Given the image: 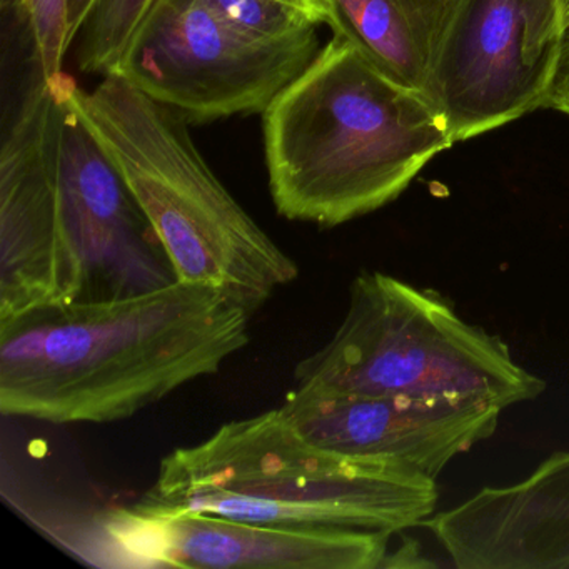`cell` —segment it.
Instances as JSON below:
<instances>
[{
    "label": "cell",
    "mask_w": 569,
    "mask_h": 569,
    "mask_svg": "<svg viewBox=\"0 0 569 569\" xmlns=\"http://www.w3.org/2000/svg\"><path fill=\"white\" fill-rule=\"evenodd\" d=\"M249 311L198 282L56 305L0 322V412L51 425L122 421L216 375L248 346Z\"/></svg>",
    "instance_id": "6da1fadb"
},
{
    "label": "cell",
    "mask_w": 569,
    "mask_h": 569,
    "mask_svg": "<svg viewBox=\"0 0 569 569\" xmlns=\"http://www.w3.org/2000/svg\"><path fill=\"white\" fill-rule=\"evenodd\" d=\"M54 151H0V322L56 305L116 301L178 281L118 166L86 124L74 79H56Z\"/></svg>",
    "instance_id": "7a4b0ae2"
},
{
    "label": "cell",
    "mask_w": 569,
    "mask_h": 569,
    "mask_svg": "<svg viewBox=\"0 0 569 569\" xmlns=\"http://www.w3.org/2000/svg\"><path fill=\"white\" fill-rule=\"evenodd\" d=\"M269 191L289 221L336 228L396 201L455 146L441 112L335 38L262 112Z\"/></svg>",
    "instance_id": "3957f363"
},
{
    "label": "cell",
    "mask_w": 569,
    "mask_h": 569,
    "mask_svg": "<svg viewBox=\"0 0 569 569\" xmlns=\"http://www.w3.org/2000/svg\"><path fill=\"white\" fill-rule=\"evenodd\" d=\"M436 479L306 441L281 409L226 422L169 452L132 518L211 515L296 528L399 532L435 515Z\"/></svg>",
    "instance_id": "277c9868"
},
{
    "label": "cell",
    "mask_w": 569,
    "mask_h": 569,
    "mask_svg": "<svg viewBox=\"0 0 569 569\" xmlns=\"http://www.w3.org/2000/svg\"><path fill=\"white\" fill-rule=\"evenodd\" d=\"M79 111L134 192L178 281L229 292L256 312L299 276L298 264L232 198L188 121L118 74L76 89Z\"/></svg>",
    "instance_id": "5b68a950"
},
{
    "label": "cell",
    "mask_w": 569,
    "mask_h": 569,
    "mask_svg": "<svg viewBox=\"0 0 569 569\" xmlns=\"http://www.w3.org/2000/svg\"><path fill=\"white\" fill-rule=\"evenodd\" d=\"M295 378L311 395L469 398L501 409L546 389L498 336L469 325L436 292L382 272L352 281L345 319Z\"/></svg>",
    "instance_id": "8992f818"
},
{
    "label": "cell",
    "mask_w": 569,
    "mask_h": 569,
    "mask_svg": "<svg viewBox=\"0 0 569 569\" xmlns=\"http://www.w3.org/2000/svg\"><path fill=\"white\" fill-rule=\"evenodd\" d=\"M318 32L291 41L251 38L208 0H156L112 74L188 122L264 112L315 59Z\"/></svg>",
    "instance_id": "52a82bcc"
},
{
    "label": "cell",
    "mask_w": 569,
    "mask_h": 569,
    "mask_svg": "<svg viewBox=\"0 0 569 569\" xmlns=\"http://www.w3.org/2000/svg\"><path fill=\"white\" fill-rule=\"evenodd\" d=\"M566 31L565 0H448L426 98L452 142L542 109Z\"/></svg>",
    "instance_id": "ba28073f"
},
{
    "label": "cell",
    "mask_w": 569,
    "mask_h": 569,
    "mask_svg": "<svg viewBox=\"0 0 569 569\" xmlns=\"http://www.w3.org/2000/svg\"><path fill=\"white\" fill-rule=\"evenodd\" d=\"M279 409L319 448L405 466L435 479L452 459L491 438L502 411L469 398L311 395L298 389Z\"/></svg>",
    "instance_id": "9c48e42d"
},
{
    "label": "cell",
    "mask_w": 569,
    "mask_h": 569,
    "mask_svg": "<svg viewBox=\"0 0 569 569\" xmlns=\"http://www.w3.org/2000/svg\"><path fill=\"white\" fill-rule=\"evenodd\" d=\"M109 529L152 565L191 569H382L392 536L211 515L141 519L119 509Z\"/></svg>",
    "instance_id": "30bf717a"
},
{
    "label": "cell",
    "mask_w": 569,
    "mask_h": 569,
    "mask_svg": "<svg viewBox=\"0 0 569 569\" xmlns=\"http://www.w3.org/2000/svg\"><path fill=\"white\" fill-rule=\"evenodd\" d=\"M459 569H569V451L422 522Z\"/></svg>",
    "instance_id": "8fae6325"
},
{
    "label": "cell",
    "mask_w": 569,
    "mask_h": 569,
    "mask_svg": "<svg viewBox=\"0 0 569 569\" xmlns=\"http://www.w3.org/2000/svg\"><path fill=\"white\" fill-rule=\"evenodd\" d=\"M335 38L402 88L426 96L448 0H322Z\"/></svg>",
    "instance_id": "7c38bea8"
},
{
    "label": "cell",
    "mask_w": 569,
    "mask_h": 569,
    "mask_svg": "<svg viewBox=\"0 0 569 569\" xmlns=\"http://www.w3.org/2000/svg\"><path fill=\"white\" fill-rule=\"evenodd\" d=\"M156 0H98L76 49V66L84 74H112L129 42Z\"/></svg>",
    "instance_id": "4fadbf2b"
},
{
    "label": "cell",
    "mask_w": 569,
    "mask_h": 569,
    "mask_svg": "<svg viewBox=\"0 0 569 569\" xmlns=\"http://www.w3.org/2000/svg\"><path fill=\"white\" fill-rule=\"evenodd\" d=\"M222 19L239 31L261 41L282 42L315 31L306 16L279 4L278 0H208Z\"/></svg>",
    "instance_id": "5bb4252c"
},
{
    "label": "cell",
    "mask_w": 569,
    "mask_h": 569,
    "mask_svg": "<svg viewBox=\"0 0 569 569\" xmlns=\"http://www.w3.org/2000/svg\"><path fill=\"white\" fill-rule=\"evenodd\" d=\"M8 2V0H4ZM28 24L34 48L36 64L44 81L64 74L69 32L66 0H12Z\"/></svg>",
    "instance_id": "9a60e30c"
},
{
    "label": "cell",
    "mask_w": 569,
    "mask_h": 569,
    "mask_svg": "<svg viewBox=\"0 0 569 569\" xmlns=\"http://www.w3.org/2000/svg\"><path fill=\"white\" fill-rule=\"evenodd\" d=\"M542 109H552V111L569 116V28L562 38L558 64H556L555 76H552Z\"/></svg>",
    "instance_id": "2e32d148"
},
{
    "label": "cell",
    "mask_w": 569,
    "mask_h": 569,
    "mask_svg": "<svg viewBox=\"0 0 569 569\" xmlns=\"http://www.w3.org/2000/svg\"><path fill=\"white\" fill-rule=\"evenodd\" d=\"M426 566H432V562L421 558L419 546L411 539L399 546L396 551H389L382 562V569L426 568Z\"/></svg>",
    "instance_id": "e0dca14e"
},
{
    "label": "cell",
    "mask_w": 569,
    "mask_h": 569,
    "mask_svg": "<svg viewBox=\"0 0 569 569\" xmlns=\"http://www.w3.org/2000/svg\"><path fill=\"white\" fill-rule=\"evenodd\" d=\"M98 0H66V14H68L69 44H74L79 32L84 28Z\"/></svg>",
    "instance_id": "ac0fdd59"
},
{
    "label": "cell",
    "mask_w": 569,
    "mask_h": 569,
    "mask_svg": "<svg viewBox=\"0 0 569 569\" xmlns=\"http://www.w3.org/2000/svg\"><path fill=\"white\" fill-rule=\"evenodd\" d=\"M278 2L301 12L312 24H326V9L322 0H278Z\"/></svg>",
    "instance_id": "d6986e66"
}]
</instances>
